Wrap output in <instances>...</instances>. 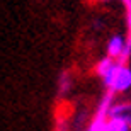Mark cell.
<instances>
[{
	"label": "cell",
	"instance_id": "8fae6325",
	"mask_svg": "<svg viewBox=\"0 0 131 131\" xmlns=\"http://www.w3.org/2000/svg\"><path fill=\"white\" fill-rule=\"evenodd\" d=\"M123 4L126 5V9H129L131 7V0H123Z\"/></svg>",
	"mask_w": 131,
	"mask_h": 131
},
{
	"label": "cell",
	"instance_id": "3957f363",
	"mask_svg": "<svg viewBox=\"0 0 131 131\" xmlns=\"http://www.w3.org/2000/svg\"><path fill=\"white\" fill-rule=\"evenodd\" d=\"M109 117H116L121 121L128 123L131 126V101H124V102H116L111 109Z\"/></svg>",
	"mask_w": 131,
	"mask_h": 131
},
{
	"label": "cell",
	"instance_id": "8992f818",
	"mask_svg": "<svg viewBox=\"0 0 131 131\" xmlns=\"http://www.w3.org/2000/svg\"><path fill=\"white\" fill-rule=\"evenodd\" d=\"M107 128H109V131H131V126L128 123L121 121V119H116V117H109L107 119Z\"/></svg>",
	"mask_w": 131,
	"mask_h": 131
},
{
	"label": "cell",
	"instance_id": "52a82bcc",
	"mask_svg": "<svg viewBox=\"0 0 131 131\" xmlns=\"http://www.w3.org/2000/svg\"><path fill=\"white\" fill-rule=\"evenodd\" d=\"M85 131H109V128H107V119L106 117H94L92 121H90V124L87 126V129Z\"/></svg>",
	"mask_w": 131,
	"mask_h": 131
},
{
	"label": "cell",
	"instance_id": "ba28073f",
	"mask_svg": "<svg viewBox=\"0 0 131 131\" xmlns=\"http://www.w3.org/2000/svg\"><path fill=\"white\" fill-rule=\"evenodd\" d=\"M70 89H72V77H70L68 72H63L58 80V90H60V94H67Z\"/></svg>",
	"mask_w": 131,
	"mask_h": 131
},
{
	"label": "cell",
	"instance_id": "7a4b0ae2",
	"mask_svg": "<svg viewBox=\"0 0 131 131\" xmlns=\"http://www.w3.org/2000/svg\"><path fill=\"white\" fill-rule=\"evenodd\" d=\"M124 46H126V39L123 38L121 34H114V36H111V38H109V41H107V44H106L107 56H111V58L117 60L119 56H121Z\"/></svg>",
	"mask_w": 131,
	"mask_h": 131
},
{
	"label": "cell",
	"instance_id": "5b68a950",
	"mask_svg": "<svg viewBox=\"0 0 131 131\" xmlns=\"http://www.w3.org/2000/svg\"><path fill=\"white\" fill-rule=\"evenodd\" d=\"M116 65H117V60L111 58V56H104V58H102L101 61L95 65V73H97L101 78H104L107 73L112 70V68L116 67Z\"/></svg>",
	"mask_w": 131,
	"mask_h": 131
},
{
	"label": "cell",
	"instance_id": "30bf717a",
	"mask_svg": "<svg viewBox=\"0 0 131 131\" xmlns=\"http://www.w3.org/2000/svg\"><path fill=\"white\" fill-rule=\"evenodd\" d=\"M126 24H128V36H131V7L126 9Z\"/></svg>",
	"mask_w": 131,
	"mask_h": 131
},
{
	"label": "cell",
	"instance_id": "9c48e42d",
	"mask_svg": "<svg viewBox=\"0 0 131 131\" xmlns=\"http://www.w3.org/2000/svg\"><path fill=\"white\" fill-rule=\"evenodd\" d=\"M129 58H131V36H128V38H126V46H124V49H123L121 56L117 58V63L128 65Z\"/></svg>",
	"mask_w": 131,
	"mask_h": 131
},
{
	"label": "cell",
	"instance_id": "277c9868",
	"mask_svg": "<svg viewBox=\"0 0 131 131\" xmlns=\"http://www.w3.org/2000/svg\"><path fill=\"white\" fill-rule=\"evenodd\" d=\"M114 104H116V102H114V92L107 90V92L102 95V99H101V102H99L97 109H95V116L109 119V114H111V109H112Z\"/></svg>",
	"mask_w": 131,
	"mask_h": 131
},
{
	"label": "cell",
	"instance_id": "7c38bea8",
	"mask_svg": "<svg viewBox=\"0 0 131 131\" xmlns=\"http://www.w3.org/2000/svg\"><path fill=\"white\" fill-rule=\"evenodd\" d=\"M95 2H101V4H106V2H109V0H95Z\"/></svg>",
	"mask_w": 131,
	"mask_h": 131
},
{
	"label": "cell",
	"instance_id": "6da1fadb",
	"mask_svg": "<svg viewBox=\"0 0 131 131\" xmlns=\"http://www.w3.org/2000/svg\"><path fill=\"white\" fill-rule=\"evenodd\" d=\"M102 83L107 90H111L114 94H123L128 92L131 89V68L128 65L117 63L102 78Z\"/></svg>",
	"mask_w": 131,
	"mask_h": 131
}]
</instances>
